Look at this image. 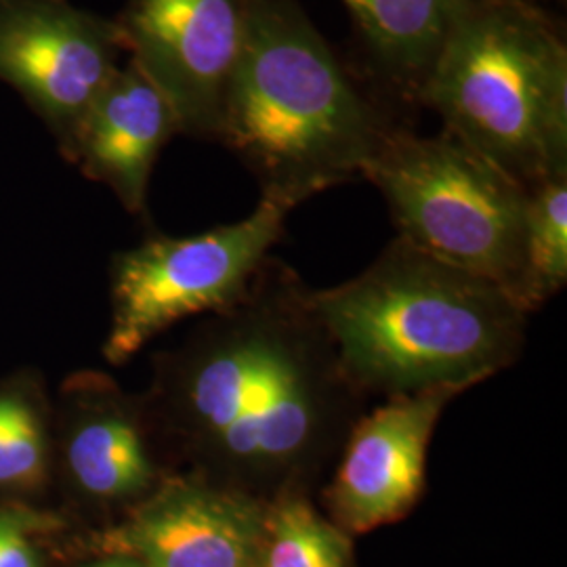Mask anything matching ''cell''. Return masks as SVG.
Here are the masks:
<instances>
[{
    "label": "cell",
    "mask_w": 567,
    "mask_h": 567,
    "mask_svg": "<svg viewBox=\"0 0 567 567\" xmlns=\"http://www.w3.org/2000/svg\"><path fill=\"white\" fill-rule=\"evenodd\" d=\"M347 377L365 398L473 389L524 355L529 313L507 290L402 238L362 274L311 290Z\"/></svg>",
    "instance_id": "cell-2"
},
{
    "label": "cell",
    "mask_w": 567,
    "mask_h": 567,
    "mask_svg": "<svg viewBox=\"0 0 567 567\" xmlns=\"http://www.w3.org/2000/svg\"><path fill=\"white\" fill-rule=\"evenodd\" d=\"M299 274L269 257L171 368L192 475L259 501L311 496L365 412Z\"/></svg>",
    "instance_id": "cell-1"
},
{
    "label": "cell",
    "mask_w": 567,
    "mask_h": 567,
    "mask_svg": "<svg viewBox=\"0 0 567 567\" xmlns=\"http://www.w3.org/2000/svg\"><path fill=\"white\" fill-rule=\"evenodd\" d=\"M386 86L416 102L450 32L475 0H343Z\"/></svg>",
    "instance_id": "cell-12"
},
{
    "label": "cell",
    "mask_w": 567,
    "mask_h": 567,
    "mask_svg": "<svg viewBox=\"0 0 567 567\" xmlns=\"http://www.w3.org/2000/svg\"><path fill=\"white\" fill-rule=\"evenodd\" d=\"M44 471V435L32 408L0 398V486H32Z\"/></svg>",
    "instance_id": "cell-16"
},
{
    "label": "cell",
    "mask_w": 567,
    "mask_h": 567,
    "mask_svg": "<svg viewBox=\"0 0 567 567\" xmlns=\"http://www.w3.org/2000/svg\"><path fill=\"white\" fill-rule=\"evenodd\" d=\"M250 567H353L351 536L324 517L311 496L284 494L267 503Z\"/></svg>",
    "instance_id": "cell-14"
},
{
    "label": "cell",
    "mask_w": 567,
    "mask_h": 567,
    "mask_svg": "<svg viewBox=\"0 0 567 567\" xmlns=\"http://www.w3.org/2000/svg\"><path fill=\"white\" fill-rule=\"evenodd\" d=\"M32 524L20 511L0 508V567H42L30 540Z\"/></svg>",
    "instance_id": "cell-17"
},
{
    "label": "cell",
    "mask_w": 567,
    "mask_h": 567,
    "mask_svg": "<svg viewBox=\"0 0 567 567\" xmlns=\"http://www.w3.org/2000/svg\"><path fill=\"white\" fill-rule=\"evenodd\" d=\"M177 133L182 126L173 105L128 60L86 112L70 158L107 183L131 213H143L154 164Z\"/></svg>",
    "instance_id": "cell-11"
},
{
    "label": "cell",
    "mask_w": 567,
    "mask_h": 567,
    "mask_svg": "<svg viewBox=\"0 0 567 567\" xmlns=\"http://www.w3.org/2000/svg\"><path fill=\"white\" fill-rule=\"evenodd\" d=\"M416 102L526 189L567 175V44L543 4L475 0Z\"/></svg>",
    "instance_id": "cell-4"
},
{
    "label": "cell",
    "mask_w": 567,
    "mask_h": 567,
    "mask_svg": "<svg viewBox=\"0 0 567 567\" xmlns=\"http://www.w3.org/2000/svg\"><path fill=\"white\" fill-rule=\"evenodd\" d=\"M529 2H536V4H543V0H529Z\"/></svg>",
    "instance_id": "cell-19"
},
{
    "label": "cell",
    "mask_w": 567,
    "mask_h": 567,
    "mask_svg": "<svg viewBox=\"0 0 567 567\" xmlns=\"http://www.w3.org/2000/svg\"><path fill=\"white\" fill-rule=\"evenodd\" d=\"M84 567H143L140 561L131 559V557H122V555H110L107 559H103L100 564Z\"/></svg>",
    "instance_id": "cell-18"
},
{
    "label": "cell",
    "mask_w": 567,
    "mask_h": 567,
    "mask_svg": "<svg viewBox=\"0 0 567 567\" xmlns=\"http://www.w3.org/2000/svg\"><path fill=\"white\" fill-rule=\"evenodd\" d=\"M362 179L385 198L398 238L498 284L524 307L522 183L446 131L421 137L400 126L365 164Z\"/></svg>",
    "instance_id": "cell-5"
},
{
    "label": "cell",
    "mask_w": 567,
    "mask_h": 567,
    "mask_svg": "<svg viewBox=\"0 0 567 567\" xmlns=\"http://www.w3.org/2000/svg\"><path fill=\"white\" fill-rule=\"evenodd\" d=\"M65 463L84 496L100 503L140 505L166 477L142 416L122 402H103L74 429Z\"/></svg>",
    "instance_id": "cell-13"
},
{
    "label": "cell",
    "mask_w": 567,
    "mask_h": 567,
    "mask_svg": "<svg viewBox=\"0 0 567 567\" xmlns=\"http://www.w3.org/2000/svg\"><path fill=\"white\" fill-rule=\"evenodd\" d=\"M393 128L297 0H248L219 142L261 194L299 206L353 182Z\"/></svg>",
    "instance_id": "cell-3"
},
{
    "label": "cell",
    "mask_w": 567,
    "mask_h": 567,
    "mask_svg": "<svg viewBox=\"0 0 567 567\" xmlns=\"http://www.w3.org/2000/svg\"><path fill=\"white\" fill-rule=\"evenodd\" d=\"M297 204L261 194L240 221L187 238L156 236L116 257L105 358L124 364L168 326L240 301Z\"/></svg>",
    "instance_id": "cell-6"
},
{
    "label": "cell",
    "mask_w": 567,
    "mask_h": 567,
    "mask_svg": "<svg viewBox=\"0 0 567 567\" xmlns=\"http://www.w3.org/2000/svg\"><path fill=\"white\" fill-rule=\"evenodd\" d=\"M248 0H128L122 47L173 105L183 135L219 142Z\"/></svg>",
    "instance_id": "cell-8"
},
{
    "label": "cell",
    "mask_w": 567,
    "mask_h": 567,
    "mask_svg": "<svg viewBox=\"0 0 567 567\" xmlns=\"http://www.w3.org/2000/svg\"><path fill=\"white\" fill-rule=\"evenodd\" d=\"M122 51L114 20L68 0H0V82L47 122L68 156Z\"/></svg>",
    "instance_id": "cell-7"
},
{
    "label": "cell",
    "mask_w": 567,
    "mask_h": 567,
    "mask_svg": "<svg viewBox=\"0 0 567 567\" xmlns=\"http://www.w3.org/2000/svg\"><path fill=\"white\" fill-rule=\"evenodd\" d=\"M465 389L391 395L351 426L322 487L326 517L355 536L408 517L426 489L433 433Z\"/></svg>",
    "instance_id": "cell-9"
},
{
    "label": "cell",
    "mask_w": 567,
    "mask_h": 567,
    "mask_svg": "<svg viewBox=\"0 0 567 567\" xmlns=\"http://www.w3.org/2000/svg\"><path fill=\"white\" fill-rule=\"evenodd\" d=\"M566 284L567 175H559L527 189L524 307L540 309Z\"/></svg>",
    "instance_id": "cell-15"
},
{
    "label": "cell",
    "mask_w": 567,
    "mask_h": 567,
    "mask_svg": "<svg viewBox=\"0 0 567 567\" xmlns=\"http://www.w3.org/2000/svg\"><path fill=\"white\" fill-rule=\"evenodd\" d=\"M265 511V501L175 473L105 532L100 545L143 567H250Z\"/></svg>",
    "instance_id": "cell-10"
}]
</instances>
